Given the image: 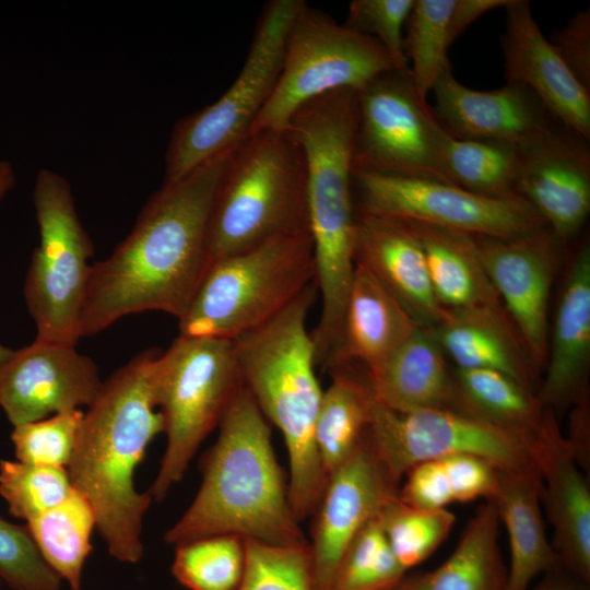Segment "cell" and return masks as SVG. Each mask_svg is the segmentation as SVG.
Instances as JSON below:
<instances>
[{"mask_svg":"<svg viewBox=\"0 0 590 590\" xmlns=\"http://www.w3.org/2000/svg\"><path fill=\"white\" fill-rule=\"evenodd\" d=\"M245 542V569L236 590H315L309 545Z\"/></svg>","mask_w":590,"mask_h":590,"instance_id":"ab89813d","label":"cell"},{"mask_svg":"<svg viewBox=\"0 0 590 590\" xmlns=\"http://www.w3.org/2000/svg\"><path fill=\"white\" fill-rule=\"evenodd\" d=\"M521 150L484 140L459 139L445 129L439 141V166L448 184L471 192L504 198L516 193Z\"/></svg>","mask_w":590,"mask_h":590,"instance_id":"836d02e7","label":"cell"},{"mask_svg":"<svg viewBox=\"0 0 590 590\" xmlns=\"http://www.w3.org/2000/svg\"><path fill=\"white\" fill-rule=\"evenodd\" d=\"M405 222L422 246L434 295L444 309L503 307L473 235Z\"/></svg>","mask_w":590,"mask_h":590,"instance_id":"f1b7e54d","label":"cell"},{"mask_svg":"<svg viewBox=\"0 0 590 590\" xmlns=\"http://www.w3.org/2000/svg\"><path fill=\"white\" fill-rule=\"evenodd\" d=\"M39 233L24 283L36 338L75 345L90 280L93 244L84 229L71 185L59 173L42 168L33 189Z\"/></svg>","mask_w":590,"mask_h":590,"instance_id":"30bf717a","label":"cell"},{"mask_svg":"<svg viewBox=\"0 0 590 590\" xmlns=\"http://www.w3.org/2000/svg\"><path fill=\"white\" fill-rule=\"evenodd\" d=\"M73 489L64 468L0 461V495L16 518L28 521L61 504Z\"/></svg>","mask_w":590,"mask_h":590,"instance_id":"74e56055","label":"cell"},{"mask_svg":"<svg viewBox=\"0 0 590 590\" xmlns=\"http://www.w3.org/2000/svg\"><path fill=\"white\" fill-rule=\"evenodd\" d=\"M310 235L304 153L288 130L249 133L233 151L215 200L210 263L274 239Z\"/></svg>","mask_w":590,"mask_h":590,"instance_id":"8992f818","label":"cell"},{"mask_svg":"<svg viewBox=\"0 0 590 590\" xmlns=\"http://www.w3.org/2000/svg\"><path fill=\"white\" fill-rule=\"evenodd\" d=\"M550 42L577 80L590 90V10L576 12Z\"/></svg>","mask_w":590,"mask_h":590,"instance_id":"ee69618b","label":"cell"},{"mask_svg":"<svg viewBox=\"0 0 590 590\" xmlns=\"http://www.w3.org/2000/svg\"><path fill=\"white\" fill-rule=\"evenodd\" d=\"M432 92L436 120L459 139L503 142L523 150L559 123L530 90L515 83L476 91L448 69Z\"/></svg>","mask_w":590,"mask_h":590,"instance_id":"d6986e66","label":"cell"},{"mask_svg":"<svg viewBox=\"0 0 590 590\" xmlns=\"http://www.w3.org/2000/svg\"><path fill=\"white\" fill-rule=\"evenodd\" d=\"M502 37L506 81L530 90L565 128L590 139V90L540 30L529 1L510 0Z\"/></svg>","mask_w":590,"mask_h":590,"instance_id":"ffe728a7","label":"cell"},{"mask_svg":"<svg viewBox=\"0 0 590 590\" xmlns=\"http://www.w3.org/2000/svg\"><path fill=\"white\" fill-rule=\"evenodd\" d=\"M535 459L541 499L554 533L552 546L560 565L590 585V486L556 417L539 437Z\"/></svg>","mask_w":590,"mask_h":590,"instance_id":"603a6c76","label":"cell"},{"mask_svg":"<svg viewBox=\"0 0 590 590\" xmlns=\"http://www.w3.org/2000/svg\"><path fill=\"white\" fill-rule=\"evenodd\" d=\"M590 246L583 243L565 273L548 335L545 375L536 396L546 409L563 411L589 400Z\"/></svg>","mask_w":590,"mask_h":590,"instance_id":"44dd1931","label":"cell"},{"mask_svg":"<svg viewBox=\"0 0 590 590\" xmlns=\"http://www.w3.org/2000/svg\"><path fill=\"white\" fill-rule=\"evenodd\" d=\"M366 377L374 398L398 413L455 405L452 371L428 328L418 327Z\"/></svg>","mask_w":590,"mask_h":590,"instance_id":"484cf974","label":"cell"},{"mask_svg":"<svg viewBox=\"0 0 590 590\" xmlns=\"http://www.w3.org/2000/svg\"><path fill=\"white\" fill-rule=\"evenodd\" d=\"M414 0H353L344 25L376 39L399 71H409L403 30Z\"/></svg>","mask_w":590,"mask_h":590,"instance_id":"7bdbcfd3","label":"cell"},{"mask_svg":"<svg viewBox=\"0 0 590 590\" xmlns=\"http://www.w3.org/2000/svg\"><path fill=\"white\" fill-rule=\"evenodd\" d=\"M160 352H141L103 381L83 414L67 468L73 487L95 514L109 554L128 564L143 556V519L153 500L137 491L134 472L165 427L154 391Z\"/></svg>","mask_w":590,"mask_h":590,"instance_id":"7a4b0ae2","label":"cell"},{"mask_svg":"<svg viewBox=\"0 0 590 590\" xmlns=\"http://www.w3.org/2000/svg\"><path fill=\"white\" fill-rule=\"evenodd\" d=\"M243 386L233 340L179 334L160 352L154 391L167 444L148 491L153 500H163L182 480L199 446L220 425Z\"/></svg>","mask_w":590,"mask_h":590,"instance_id":"ba28073f","label":"cell"},{"mask_svg":"<svg viewBox=\"0 0 590 590\" xmlns=\"http://www.w3.org/2000/svg\"><path fill=\"white\" fill-rule=\"evenodd\" d=\"M455 0H414L405 23L409 73L424 104L438 79L451 69L448 60L449 20Z\"/></svg>","mask_w":590,"mask_h":590,"instance_id":"e575fe53","label":"cell"},{"mask_svg":"<svg viewBox=\"0 0 590 590\" xmlns=\"http://www.w3.org/2000/svg\"><path fill=\"white\" fill-rule=\"evenodd\" d=\"M357 212L470 235L517 238L547 225L519 194L492 198L437 179L353 170Z\"/></svg>","mask_w":590,"mask_h":590,"instance_id":"4fadbf2b","label":"cell"},{"mask_svg":"<svg viewBox=\"0 0 590 590\" xmlns=\"http://www.w3.org/2000/svg\"><path fill=\"white\" fill-rule=\"evenodd\" d=\"M405 571L394 556L377 516L350 544L337 573L333 590L391 588Z\"/></svg>","mask_w":590,"mask_h":590,"instance_id":"f35d334b","label":"cell"},{"mask_svg":"<svg viewBox=\"0 0 590 590\" xmlns=\"http://www.w3.org/2000/svg\"><path fill=\"white\" fill-rule=\"evenodd\" d=\"M375 590H391V588H385V589H375Z\"/></svg>","mask_w":590,"mask_h":590,"instance_id":"f907efd6","label":"cell"},{"mask_svg":"<svg viewBox=\"0 0 590 590\" xmlns=\"http://www.w3.org/2000/svg\"><path fill=\"white\" fill-rule=\"evenodd\" d=\"M357 126L356 91L316 97L291 117L286 130L304 153L309 232L321 312L311 333L316 356L329 359L339 349L354 271L356 209L353 151Z\"/></svg>","mask_w":590,"mask_h":590,"instance_id":"277c9868","label":"cell"},{"mask_svg":"<svg viewBox=\"0 0 590 590\" xmlns=\"http://www.w3.org/2000/svg\"><path fill=\"white\" fill-rule=\"evenodd\" d=\"M398 495L399 485L388 475L366 433L351 457L328 476L314 512L309 547L315 590H333L352 541Z\"/></svg>","mask_w":590,"mask_h":590,"instance_id":"2e32d148","label":"cell"},{"mask_svg":"<svg viewBox=\"0 0 590 590\" xmlns=\"http://www.w3.org/2000/svg\"><path fill=\"white\" fill-rule=\"evenodd\" d=\"M317 293L315 281L270 321L233 340L245 386L284 438L290 502L299 521L314 515L327 483L315 444L323 390L307 330Z\"/></svg>","mask_w":590,"mask_h":590,"instance_id":"5b68a950","label":"cell"},{"mask_svg":"<svg viewBox=\"0 0 590 590\" xmlns=\"http://www.w3.org/2000/svg\"><path fill=\"white\" fill-rule=\"evenodd\" d=\"M589 421V400L574 405L569 435L565 437L577 464L585 473H588L590 470Z\"/></svg>","mask_w":590,"mask_h":590,"instance_id":"f6af8a7d","label":"cell"},{"mask_svg":"<svg viewBox=\"0 0 590 590\" xmlns=\"http://www.w3.org/2000/svg\"><path fill=\"white\" fill-rule=\"evenodd\" d=\"M387 541L408 570L423 563L450 533L456 516L448 509H421L391 499L378 515Z\"/></svg>","mask_w":590,"mask_h":590,"instance_id":"8d00e7d4","label":"cell"},{"mask_svg":"<svg viewBox=\"0 0 590 590\" xmlns=\"http://www.w3.org/2000/svg\"><path fill=\"white\" fill-rule=\"evenodd\" d=\"M418 327L366 267L355 264L341 343L328 370L357 362L371 371Z\"/></svg>","mask_w":590,"mask_h":590,"instance_id":"d4e9b609","label":"cell"},{"mask_svg":"<svg viewBox=\"0 0 590 590\" xmlns=\"http://www.w3.org/2000/svg\"><path fill=\"white\" fill-rule=\"evenodd\" d=\"M354 261L366 267L420 327L432 328L444 317L422 246L405 221L356 211Z\"/></svg>","mask_w":590,"mask_h":590,"instance_id":"7402d4cb","label":"cell"},{"mask_svg":"<svg viewBox=\"0 0 590 590\" xmlns=\"http://www.w3.org/2000/svg\"><path fill=\"white\" fill-rule=\"evenodd\" d=\"M0 579L14 590H61V579L42 557L26 526L1 516Z\"/></svg>","mask_w":590,"mask_h":590,"instance_id":"b9f144b4","label":"cell"},{"mask_svg":"<svg viewBox=\"0 0 590 590\" xmlns=\"http://www.w3.org/2000/svg\"><path fill=\"white\" fill-rule=\"evenodd\" d=\"M456 401L460 408L487 421L540 437L555 417L536 392L510 376L492 369L452 370Z\"/></svg>","mask_w":590,"mask_h":590,"instance_id":"4dcf8cb0","label":"cell"},{"mask_svg":"<svg viewBox=\"0 0 590 590\" xmlns=\"http://www.w3.org/2000/svg\"><path fill=\"white\" fill-rule=\"evenodd\" d=\"M202 461L193 502L165 533L168 544L235 534L278 546H307L276 460L271 429L244 386L225 412Z\"/></svg>","mask_w":590,"mask_h":590,"instance_id":"3957f363","label":"cell"},{"mask_svg":"<svg viewBox=\"0 0 590 590\" xmlns=\"http://www.w3.org/2000/svg\"><path fill=\"white\" fill-rule=\"evenodd\" d=\"M532 590H590V585L558 565L543 574L542 580Z\"/></svg>","mask_w":590,"mask_h":590,"instance_id":"7dc6e473","label":"cell"},{"mask_svg":"<svg viewBox=\"0 0 590 590\" xmlns=\"http://www.w3.org/2000/svg\"><path fill=\"white\" fill-rule=\"evenodd\" d=\"M13 351L14 350H11L10 347L0 343V370L11 357V355L13 354Z\"/></svg>","mask_w":590,"mask_h":590,"instance_id":"681fc988","label":"cell"},{"mask_svg":"<svg viewBox=\"0 0 590 590\" xmlns=\"http://www.w3.org/2000/svg\"><path fill=\"white\" fill-rule=\"evenodd\" d=\"M245 560L243 538L210 535L177 545L172 573L189 590H236Z\"/></svg>","mask_w":590,"mask_h":590,"instance_id":"d590c367","label":"cell"},{"mask_svg":"<svg viewBox=\"0 0 590 590\" xmlns=\"http://www.w3.org/2000/svg\"><path fill=\"white\" fill-rule=\"evenodd\" d=\"M16 176L13 165L0 158V202L14 188Z\"/></svg>","mask_w":590,"mask_h":590,"instance_id":"c3c4849f","label":"cell"},{"mask_svg":"<svg viewBox=\"0 0 590 590\" xmlns=\"http://www.w3.org/2000/svg\"><path fill=\"white\" fill-rule=\"evenodd\" d=\"M26 528L47 565L72 590H81L96 528L95 514L83 495L74 488L61 504L26 521Z\"/></svg>","mask_w":590,"mask_h":590,"instance_id":"d6a6232c","label":"cell"},{"mask_svg":"<svg viewBox=\"0 0 590 590\" xmlns=\"http://www.w3.org/2000/svg\"><path fill=\"white\" fill-rule=\"evenodd\" d=\"M367 438L398 485L413 465L452 455L479 457L505 472L539 469L535 459L539 437L460 408L398 413L374 399Z\"/></svg>","mask_w":590,"mask_h":590,"instance_id":"7c38bea8","label":"cell"},{"mask_svg":"<svg viewBox=\"0 0 590 590\" xmlns=\"http://www.w3.org/2000/svg\"><path fill=\"white\" fill-rule=\"evenodd\" d=\"M330 373L332 380L322 392L315 427V444L327 479L365 438L375 399L366 375H356L350 366Z\"/></svg>","mask_w":590,"mask_h":590,"instance_id":"f546056e","label":"cell"},{"mask_svg":"<svg viewBox=\"0 0 590 590\" xmlns=\"http://www.w3.org/2000/svg\"><path fill=\"white\" fill-rule=\"evenodd\" d=\"M540 469L498 470L493 500L505 524L510 547L506 590H528L531 581L560 565L550 543L542 517Z\"/></svg>","mask_w":590,"mask_h":590,"instance_id":"4316f807","label":"cell"},{"mask_svg":"<svg viewBox=\"0 0 590 590\" xmlns=\"http://www.w3.org/2000/svg\"><path fill=\"white\" fill-rule=\"evenodd\" d=\"M393 69L391 58L376 39L339 24L305 2L290 28L276 86L249 133L285 130L305 103L338 90L358 91Z\"/></svg>","mask_w":590,"mask_h":590,"instance_id":"8fae6325","label":"cell"},{"mask_svg":"<svg viewBox=\"0 0 590 590\" xmlns=\"http://www.w3.org/2000/svg\"><path fill=\"white\" fill-rule=\"evenodd\" d=\"M1 580V579H0Z\"/></svg>","mask_w":590,"mask_h":590,"instance_id":"816d5d0a","label":"cell"},{"mask_svg":"<svg viewBox=\"0 0 590 590\" xmlns=\"http://www.w3.org/2000/svg\"><path fill=\"white\" fill-rule=\"evenodd\" d=\"M103 381L75 345L35 339L0 370V408L13 426L88 406Z\"/></svg>","mask_w":590,"mask_h":590,"instance_id":"e0dca14e","label":"cell"},{"mask_svg":"<svg viewBox=\"0 0 590 590\" xmlns=\"http://www.w3.org/2000/svg\"><path fill=\"white\" fill-rule=\"evenodd\" d=\"M354 169L445 181L444 128L416 94L409 71L390 70L356 91Z\"/></svg>","mask_w":590,"mask_h":590,"instance_id":"5bb4252c","label":"cell"},{"mask_svg":"<svg viewBox=\"0 0 590 590\" xmlns=\"http://www.w3.org/2000/svg\"><path fill=\"white\" fill-rule=\"evenodd\" d=\"M428 329L456 368L497 370L536 392L539 374L504 307L445 309Z\"/></svg>","mask_w":590,"mask_h":590,"instance_id":"cb8c5ba5","label":"cell"},{"mask_svg":"<svg viewBox=\"0 0 590 590\" xmlns=\"http://www.w3.org/2000/svg\"><path fill=\"white\" fill-rule=\"evenodd\" d=\"M500 523L495 502L485 500L441 565L404 575L391 590H506L508 570L499 547Z\"/></svg>","mask_w":590,"mask_h":590,"instance_id":"83f0119b","label":"cell"},{"mask_svg":"<svg viewBox=\"0 0 590 590\" xmlns=\"http://www.w3.org/2000/svg\"><path fill=\"white\" fill-rule=\"evenodd\" d=\"M473 236L485 272L540 375L546 364L548 300L563 244L548 227L508 239Z\"/></svg>","mask_w":590,"mask_h":590,"instance_id":"9a60e30c","label":"cell"},{"mask_svg":"<svg viewBox=\"0 0 590 590\" xmlns=\"http://www.w3.org/2000/svg\"><path fill=\"white\" fill-rule=\"evenodd\" d=\"M558 125L521 150L516 193L534 208L564 244L577 235L589 216L590 154L585 139Z\"/></svg>","mask_w":590,"mask_h":590,"instance_id":"ac0fdd59","label":"cell"},{"mask_svg":"<svg viewBox=\"0 0 590 590\" xmlns=\"http://www.w3.org/2000/svg\"><path fill=\"white\" fill-rule=\"evenodd\" d=\"M303 0H272L261 12L245 62L214 103L179 119L166 154L163 184L174 182L210 158L234 149L250 132L276 86L286 38Z\"/></svg>","mask_w":590,"mask_h":590,"instance_id":"9c48e42d","label":"cell"},{"mask_svg":"<svg viewBox=\"0 0 590 590\" xmlns=\"http://www.w3.org/2000/svg\"><path fill=\"white\" fill-rule=\"evenodd\" d=\"M315 279L310 235L212 261L177 319L179 334L234 340L279 315Z\"/></svg>","mask_w":590,"mask_h":590,"instance_id":"52a82bcc","label":"cell"},{"mask_svg":"<svg viewBox=\"0 0 590 590\" xmlns=\"http://www.w3.org/2000/svg\"><path fill=\"white\" fill-rule=\"evenodd\" d=\"M234 149L163 184L130 234L92 266L80 339L132 314L153 310L177 319L184 314L210 264L212 213Z\"/></svg>","mask_w":590,"mask_h":590,"instance_id":"6da1fadb","label":"cell"},{"mask_svg":"<svg viewBox=\"0 0 590 590\" xmlns=\"http://www.w3.org/2000/svg\"><path fill=\"white\" fill-rule=\"evenodd\" d=\"M510 0H455L449 20V39L452 43L485 13L509 4Z\"/></svg>","mask_w":590,"mask_h":590,"instance_id":"bcb514c9","label":"cell"},{"mask_svg":"<svg viewBox=\"0 0 590 590\" xmlns=\"http://www.w3.org/2000/svg\"><path fill=\"white\" fill-rule=\"evenodd\" d=\"M84 412L56 413L44 420L13 426L11 440L17 461L67 469L78 439Z\"/></svg>","mask_w":590,"mask_h":590,"instance_id":"60d3db41","label":"cell"},{"mask_svg":"<svg viewBox=\"0 0 590 590\" xmlns=\"http://www.w3.org/2000/svg\"><path fill=\"white\" fill-rule=\"evenodd\" d=\"M404 476L400 500L415 508L436 510L481 497L493 499L498 470L479 457L452 455L420 462Z\"/></svg>","mask_w":590,"mask_h":590,"instance_id":"1f68e13d","label":"cell"}]
</instances>
